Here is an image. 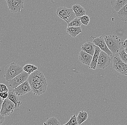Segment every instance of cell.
Segmentation results:
<instances>
[{
	"mask_svg": "<svg viewBox=\"0 0 127 125\" xmlns=\"http://www.w3.org/2000/svg\"><path fill=\"white\" fill-rule=\"evenodd\" d=\"M28 81L34 95L39 96L46 91L47 80L43 73L40 71L37 70L29 75Z\"/></svg>",
	"mask_w": 127,
	"mask_h": 125,
	"instance_id": "cell-1",
	"label": "cell"
},
{
	"mask_svg": "<svg viewBox=\"0 0 127 125\" xmlns=\"http://www.w3.org/2000/svg\"><path fill=\"white\" fill-rule=\"evenodd\" d=\"M24 71L23 67L15 62H12L5 67L4 70V77L9 82L17 76Z\"/></svg>",
	"mask_w": 127,
	"mask_h": 125,
	"instance_id": "cell-2",
	"label": "cell"
},
{
	"mask_svg": "<svg viewBox=\"0 0 127 125\" xmlns=\"http://www.w3.org/2000/svg\"><path fill=\"white\" fill-rule=\"evenodd\" d=\"M107 47L113 54L118 53L121 46V42L120 39L117 36L109 35L104 38Z\"/></svg>",
	"mask_w": 127,
	"mask_h": 125,
	"instance_id": "cell-3",
	"label": "cell"
},
{
	"mask_svg": "<svg viewBox=\"0 0 127 125\" xmlns=\"http://www.w3.org/2000/svg\"><path fill=\"white\" fill-rule=\"evenodd\" d=\"M56 14L59 17L65 21L67 24L77 17L72 8H67L64 7L58 8Z\"/></svg>",
	"mask_w": 127,
	"mask_h": 125,
	"instance_id": "cell-4",
	"label": "cell"
},
{
	"mask_svg": "<svg viewBox=\"0 0 127 125\" xmlns=\"http://www.w3.org/2000/svg\"><path fill=\"white\" fill-rule=\"evenodd\" d=\"M15 109V103L7 98L4 100L0 114L4 117L9 116L13 113Z\"/></svg>",
	"mask_w": 127,
	"mask_h": 125,
	"instance_id": "cell-5",
	"label": "cell"
},
{
	"mask_svg": "<svg viewBox=\"0 0 127 125\" xmlns=\"http://www.w3.org/2000/svg\"><path fill=\"white\" fill-rule=\"evenodd\" d=\"M113 68L123 75H127V64L121 60L119 57L115 56L113 58Z\"/></svg>",
	"mask_w": 127,
	"mask_h": 125,
	"instance_id": "cell-6",
	"label": "cell"
},
{
	"mask_svg": "<svg viewBox=\"0 0 127 125\" xmlns=\"http://www.w3.org/2000/svg\"><path fill=\"white\" fill-rule=\"evenodd\" d=\"M6 2L9 9L13 13L20 12L24 7V0H6Z\"/></svg>",
	"mask_w": 127,
	"mask_h": 125,
	"instance_id": "cell-7",
	"label": "cell"
},
{
	"mask_svg": "<svg viewBox=\"0 0 127 125\" xmlns=\"http://www.w3.org/2000/svg\"><path fill=\"white\" fill-rule=\"evenodd\" d=\"M29 76V74L24 71L21 74L17 76L9 82V86L15 89L25 81H27Z\"/></svg>",
	"mask_w": 127,
	"mask_h": 125,
	"instance_id": "cell-8",
	"label": "cell"
},
{
	"mask_svg": "<svg viewBox=\"0 0 127 125\" xmlns=\"http://www.w3.org/2000/svg\"><path fill=\"white\" fill-rule=\"evenodd\" d=\"M110 56L104 52L101 51L99 54L97 64V68L104 69L110 65Z\"/></svg>",
	"mask_w": 127,
	"mask_h": 125,
	"instance_id": "cell-9",
	"label": "cell"
},
{
	"mask_svg": "<svg viewBox=\"0 0 127 125\" xmlns=\"http://www.w3.org/2000/svg\"><path fill=\"white\" fill-rule=\"evenodd\" d=\"M93 42L96 46L99 47L101 51L104 52L110 56H112L113 53L108 48L105 41L102 36L98 37H92Z\"/></svg>",
	"mask_w": 127,
	"mask_h": 125,
	"instance_id": "cell-10",
	"label": "cell"
},
{
	"mask_svg": "<svg viewBox=\"0 0 127 125\" xmlns=\"http://www.w3.org/2000/svg\"><path fill=\"white\" fill-rule=\"evenodd\" d=\"M16 93L19 96H22L32 91L31 87L28 81L25 82L14 89Z\"/></svg>",
	"mask_w": 127,
	"mask_h": 125,
	"instance_id": "cell-11",
	"label": "cell"
},
{
	"mask_svg": "<svg viewBox=\"0 0 127 125\" xmlns=\"http://www.w3.org/2000/svg\"><path fill=\"white\" fill-rule=\"evenodd\" d=\"M8 93V98L15 103L16 109L19 108L22 104L20 96L16 93L14 89L9 90Z\"/></svg>",
	"mask_w": 127,
	"mask_h": 125,
	"instance_id": "cell-12",
	"label": "cell"
},
{
	"mask_svg": "<svg viewBox=\"0 0 127 125\" xmlns=\"http://www.w3.org/2000/svg\"><path fill=\"white\" fill-rule=\"evenodd\" d=\"M93 56L83 50L80 52L78 59L79 61L83 64L90 66L93 59Z\"/></svg>",
	"mask_w": 127,
	"mask_h": 125,
	"instance_id": "cell-13",
	"label": "cell"
},
{
	"mask_svg": "<svg viewBox=\"0 0 127 125\" xmlns=\"http://www.w3.org/2000/svg\"><path fill=\"white\" fill-rule=\"evenodd\" d=\"M96 46L93 42H87L81 46L82 50L84 51L91 55L93 56L95 53Z\"/></svg>",
	"mask_w": 127,
	"mask_h": 125,
	"instance_id": "cell-14",
	"label": "cell"
},
{
	"mask_svg": "<svg viewBox=\"0 0 127 125\" xmlns=\"http://www.w3.org/2000/svg\"><path fill=\"white\" fill-rule=\"evenodd\" d=\"M127 4V0H111L112 8L116 12H119L124 6Z\"/></svg>",
	"mask_w": 127,
	"mask_h": 125,
	"instance_id": "cell-15",
	"label": "cell"
},
{
	"mask_svg": "<svg viewBox=\"0 0 127 125\" xmlns=\"http://www.w3.org/2000/svg\"><path fill=\"white\" fill-rule=\"evenodd\" d=\"M101 51L99 47L96 46L95 53L94 55L93 56V59L89 66V68L90 69L94 70L96 69L97 60L99 54Z\"/></svg>",
	"mask_w": 127,
	"mask_h": 125,
	"instance_id": "cell-16",
	"label": "cell"
},
{
	"mask_svg": "<svg viewBox=\"0 0 127 125\" xmlns=\"http://www.w3.org/2000/svg\"><path fill=\"white\" fill-rule=\"evenodd\" d=\"M72 9L75 13L76 17H79L85 15L86 12L84 8L78 4L74 5L72 7Z\"/></svg>",
	"mask_w": 127,
	"mask_h": 125,
	"instance_id": "cell-17",
	"label": "cell"
},
{
	"mask_svg": "<svg viewBox=\"0 0 127 125\" xmlns=\"http://www.w3.org/2000/svg\"><path fill=\"white\" fill-rule=\"evenodd\" d=\"M66 32L69 34V36L75 38L82 32L81 27H67L66 29Z\"/></svg>",
	"mask_w": 127,
	"mask_h": 125,
	"instance_id": "cell-18",
	"label": "cell"
},
{
	"mask_svg": "<svg viewBox=\"0 0 127 125\" xmlns=\"http://www.w3.org/2000/svg\"><path fill=\"white\" fill-rule=\"evenodd\" d=\"M117 15L122 21L127 22V4L117 12Z\"/></svg>",
	"mask_w": 127,
	"mask_h": 125,
	"instance_id": "cell-19",
	"label": "cell"
},
{
	"mask_svg": "<svg viewBox=\"0 0 127 125\" xmlns=\"http://www.w3.org/2000/svg\"><path fill=\"white\" fill-rule=\"evenodd\" d=\"M88 114L87 112L81 111L79 112L77 117V121L78 125H81L87 120Z\"/></svg>",
	"mask_w": 127,
	"mask_h": 125,
	"instance_id": "cell-20",
	"label": "cell"
},
{
	"mask_svg": "<svg viewBox=\"0 0 127 125\" xmlns=\"http://www.w3.org/2000/svg\"><path fill=\"white\" fill-rule=\"evenodd\" d=\"M24 71L27 72L28 74L30 75L34 72L35 71L37 70L38 69L37 67L32 64H26L23 67Z\"/></svg>",
	"mask_w": 127,
	"mask_h": 125,
	"instance_id": "cell-21",
	"label": "cell"
},
{
	"mask_svg": "<svg viewBox=\"0 0 127 125\" xmlns=\"http://www.w3.org/2000/svg\"><path fill=\"white\" fill-rule=\"evenodd\" d=\"M44 125H61L60 122L57 118H50L47 119L46 122L44 123Z\"/></svg>",
	"mask_w": 127,
	"mask_h": 125,
	"instance_id": "cell-22",
	"label": "cell"
},
{
	"mask_svg": "<svg viewBox=\"0 0 127 125\" xmlns=\"http://www.w3.org/2000/svg\"><path fill=\"white\" fill-rule=\"evenodd\" d=\"M81 20L79 18L76 17L70 23L67 24V27H80L82 25Z\"/></svg>",
	"mask_w": 127,
	"mask_h": 125,
	"instance_id": "cell-23",
	"label": "cell"
},
{
	"mask_svg": "<svg viewBox=\"0 0 127 125\" xmlns=\"http://www.w3.org/2000/svg\"><path fill=\"white\" fill-rule=\"evenodd\" d=\"M119 58L123 62L127 64V54L124 50H121L119 51Z\"/></svg>",
	"mask_w": 127,
	"mask_h": 125,
	"instance_id": "cell-24",
	"label": "cell"
},
{
	"mask_svg": "<svg viewBox=\"0 0 127 125\" xmlns=\"http://www.w3.org/2000/svg\"><path fill=\"white\" fill-rule=\"evenodd\" d=\"M77 117L75 115H74L73 116H71L69 121L67 123L63 125H78L77 121Z\"/></svg>",
	"mask_w": 127,
	"mask_h": 125,
	"instance_id": "cell-25",
	"label": "cell"
},
{
	"mask_svg": "<svg viewBox=\"0 0 127 125\" xmlns=\"http://www.w3.org/2000/svg\"><path fill=\"white\" fill-rule=\"evenodd\" d=\"M79 18L81 20L82 24H83L85 26L88 25L90 22V18L89 17L86 15L79 17Z\"/></svg>",
	"mask_w": 127,
	"mask_h": 125,
	"instance_id": "cell-26",
	"label": "cell"
},
{
	"mask_svg": "<svg viewBox=\"0 0 127 125\" xmlns=\"http://www.w3.org/2000/svg\"><path fill=\"white\" fill-rule=\"evenodd\" d=\"M8 95V93L7 92H2L0 93V97L4 100L7 98Z\"/></svg>",
	"mask_w": 127,
	"mask_h": 125,
	"instance_id": "cell-27",
	"label": "cell"
},
{
	"mask_svg": "<svg viewBox=\"0 0 127 125\" xmlns=\"http://www.w3.org/2000/svg\"><path fill=\"white\" fill-rule=\"evenodd\" d=\"M0 86H1V88H2L3 91H4V92H8L9 90L8 89L7 87L5 85L3 84V83H0Z\"/></svg>",
	"mask_w": 127,
	"mask_h": 125,
	"instance_id": "cell-28",
	"label": "cell"
},
{
	"mask_svg": "<svg viewBox=\"0 0 127 125\" xmlns=\"http://www.w3.org/2000/svg\"><path fill=\"white\" fill-rule=\"evenodd\" d=\"M4 117L2 116V115L0 114V125H1L4 122Z\"/></svg>",
	"mask_w": 127,
	"mask_h": 125,
	"instance_id": "cell-29",
	"label": "cell"
},
{
	"mask_svg": "<svg viewBox=\"0 0 127 125\" xmlns=\"http://www.w3.org/2000/svg\"><path fill=\"white\" fill-rule=\"evenodd\" d=\"M121 44H122V46L123 47L125 48L127 47V39L125 40L124 41L121 42Z\"/></svg>",
	"mask_w": 127,
	"mask_h": 125,
	"instance_id": "cell-30",
	"label": "cell"
},
{
	"mask_svg": "<svg viewBox=\"0 0 127 125\" xmlns=\"http://www.w3.org/2000/svg\"><path fill=\"white\" fill-rule=\"evenodd\" d=\"M4 100L1 97H0V112L1 110V107H2V104Z\"/></svg>",
	"mask_w": 127,
	"mask_h": 125,
	"instance_id": "cell-31",
	"label": "cell"
},
{
	"mask_svg": "<svg viewBox=\"0 0 127 125\" xmlns=\"http://www.w3.org/2000/svg\"><path fill=\"white\" fill-rule=\"evenodd\" d=\"M3 92V89H2L1 87V86H0V93H1V92Z\"/></svg>",
	"mask_w": 127,
	"mask_h": 125,
	"instance_id": "cell-32",
	"label": "cell"
},
{
	"mask_svg": "<svg viewBox=\"0 0 127 125\" xmlns=\"http://www.w3.org/2000/svg\"><path fill=\"white\" fill-rule=\"evenodd\" d=\"M125 51L127 54V47L125 48L124 49Z\"/></svg>",
	"mask_w": 127,
	"mask_h": 125,
	"instance_id": "cell-33",
	"label": "cell"
},
{
	"mask_svg": "<svg viewBox=\"0 0 127 125\" xmlns=\"http://www.w3.org/2000/svg\"></svg>",
	"mask_w": 127,
	"mask_h": 125,
	"instance_id": "cell-34",
	"label": "cell"
}]
</instances>
